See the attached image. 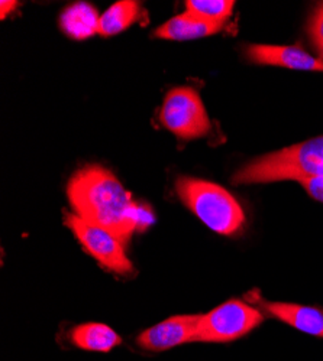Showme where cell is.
<instances>
[{
	"mask_svg": "<svg viewBox=\"0 0 323 361\" xmlns=\"http://www.w3.org/2000/svg\"><path fill=\"white\" fill-rule=\"evenodd\" d=\"M235 2L232 0H187L186 12L218 26H223L232 15Z\"/></svg>",
	"mask_w": 323,
	"mask_h": 361,
	"instance_id": "cell-14",
	"label": "cell"
},
{
	"mask_svg": "<svg viewBox=\"0 0 323 361\" xmlns=\"http://www.w3.org/2000/svg\"><path fill=\"white\" fill-rule=\"evenodd\" d=\"M18 6V2H13V0H11V2H6V0H2L0 2V18L5 19L11 12H13Z\"/></svg>",
	"mask_w": 323,
	"mask_h": 361,
	"instance_id": "cell-17",
	"label": "cell"
},
{
	"mask_svg": "<svg viewBox=\"0 0 323 361\" xmlns=\"http://www.w3.org/2000/svg\"><path fill=\"white\" fill-rule=\"evenodd\" d=\"M70 340L77 348L90 353H109L122 344L121 336L109 325L100 322H87L74 326Z\"/></svg>",
	"mask_w": 323,
	"mask_h": 361,
	"instance_id": "cell-11",
	"label": "cell"
},
{
	"mask_svg": "<svg viewBox=\"0 0 323 361\" xmlns=\"http://www.w3.org/2000/svg\"><path fill=\"white\" fill-rule=\"evenodd\" d=\"M245 54L249 61L259 66H274L300 71L323 73V61L306 52L303 48L291 45H248Z\"/></svg>",
	"mask_w": 323,
	"mask_h": 361,
	"instance_id": "cell-9",
	"label": "cell"
},
{
	"mask_svg": "<svg viewBox=\"0 0 323 361\" xmlns=\"http://www.w3.org/2000/svg\"><path fill=\"white\" fill-rule=\"evenodd\" d=\"M100 15L90 4L77 2L66 8L60 16L63 32L74 41H84L99 34Z\"/></svg>",
	"mask_w": 323,
	"mask_h": 361,
	"instance_id": "cell-12",
	"label": "cell"
},
{
	"mask_svg": "<svg viewBox=\"0 0 323 361\" xmlns=\"http://www.w3.org/2000/svg\"><path fill=\"white\" fill-rule=\"evenodd\" d=\"M323 176V136L261 157L233 175L235 185L269 184Z\"/></svg>",
	"mask_w": 323,
	"mask_h": 361,
	"instance_id": "cell-2",
	"label": "cell"
},
{
	"mask_svg": "<svg viewBox=\"0 0 323 361\" xmlns=\"http://www.w3.org/2000/svg\"><path fill=\"white\" fill-rule=\"evenodd\" d=\"M67 197L74 214L110 230L125 245L139 231L141 205L114 173L100 165H87L74 172L67 184Z\"/></svg>",
	"mask_w": 323,
	"mask_h": 361,
	"instance_id": "cell-1",
	"label": "cell"
},
{
	"mask_svg": "<svg viewBox=\"0 0 323 361\" xmlns=\"http://www.w3.org/2000/svg\"><path fill=\"white\" fill-rule=\"evenodd\" d=\"M141 6L134 0H121L113 4L102 16L99 34L102 37H113L124 32L139 19Z\"/></svg>",
	"mask_w": 323,
	"mask_h": 361,
	"instance_id": "cell-13",
	"label": "cell"
},
{
	"mask_svg": "<svg viewBox=\"0 0 323 361\" xmlns=\"http://www.w3.org/2000/svg\"><path fill=\"white\" fill-rule=\"evenodd\" d=\"M266 317L241 299H229L200 317L194 343L228 344L241 340L258 328Z\"/></svg>",
	"mask_w": 323,
	"mask_h": 361,
	"instance_id": "cell-4",
	"label": "cell"
},
{
	"mask_svg": "<svg viewBox=\"0 0 323 361\" xmlns=\"http://www.w3.org/2000/svg\"><path fill=\"white\" fill-rule=\"evenodd\" d=\"M299 183L305 188V191L316 201L323 202V176H312L300 179Z\"/></svg>",
	"mask_w": 323,
	"mask_h": 361,
	"instance_id": "cell-16",
	"label": "cell"
},
{
	"mask_svg": "<svg viewBox=\"0 0 323 361\" xmlns=\"http://www.w3.org/2000/svg\"><path fill=\"white\" fill-rule=\"evenodd\" d=\"M200 314L174 315L150 328L136 337V345L143 351L163 353L187 343H194Z\"/></svg>",
	"mask_w": 323,
	"mask_h": 361,
	"instance_id": "cell-7",
	"label": "cell"
},
{
	"mask_svg": "<svg viewBox=\"0 0 323 361\" xmlns=\"http://www.w3.org/2000/svg\"><path fill=\"white\" fill-rule=\"evenodd\" d=\"M221 29L222 26L204 22L192 13L184 12L161 25L154 35L168 41H192L213 35L219 32Z\"/></svg>",
	"mask_w": 323,
	"mask_h": 361,
	"instance_id": "cell-10",
	"label": "cell"
},
{
	"mask_svg": "<svg viewBox=\"0 0 323 361\" xmlns=\"http://www.w3.org/2000/svg\"><path fill=\"white\" fill-rule=\"evenodd\" d=\"M247 302L257 307L264 315L278 319L300 333L323 338V310L320 308L290 302H273V300L264 299L258 290L248 292Z\"/></svg>",
	"mask_w": 323,
	"mask_h": 361,
	"instance_id": "cell-8",
	"label": "cell"
},
{
	"mask_svg": "<svg viewBox=\"0 0 323 361\" xmlns=\"http://www.w3.org/2000/svg\"><path fill=\"white\" fill-rule=\"evenodd\" d=\"M64 223L83 249L105 269L124 276L134 274L135 269L125 252V243L114 233L86 221L74 213H66Z\"/></svg>",
	"mask_w": 323,
	"mask_h": 361,
	"instance_id": "cell-6",
	"label": "cell"
},
{
	"mask_svg": "<svg viewBox=\"0 0 323 361\" xmlns=\"http://www.w3.org/2000/svg\"><path fill=\"white\" fill-rule=\"evenodd\" d=\"M313 47H315V49L317 51V58L320 59V61H323V41L313 42Z\"/></svg>",
	"mask_w": 323,
	"mask_h": 361,
	"instance_id": "cell-18",
	"label": "cell"
},
{
	"mask_svg": "<svg viewBox=\"0 0 323 361\" xmlns=\"http://www.w3.org/2000/svg\"><path fill=\"white\" fill-rule=\"evenodd\" d=\"M307 34L313 42L323 41V4L315 8L307 25Z\"/></svg>",
	"mask_w": 323,
	"mask_h": 361,
	"instance_id": "cell-15",
	"label": "cell"
},
{
	"mask_svg": "<svg viewBox=\"0 0 323 361\" xmlns=\"http://www.w3.org/2000/svg\"><path fill=\"white\" fill-rule=\"evenodd\" d=\"M161 125L183 140L206 136L211 132V120L197 90L175 87L167 93L161 113Z\"/></svg>",
	"mask_w": 323,
	"mask_h": 361,
	"instance_id": "cell-5",
	"label": "cell"
},
{
	"mask_svg": "<svg viewBox=\"0 0 323 361\" xmlns=\"http://www.w3.org/2000/svg\"><path fill=\"white\" fill-rule=\"evenodd\" d=\"M175 192L190 212L212 231L235 235L242 231L247 217L244 208L223 187L192 176L175 180Z\"/></svg>",
	"mask_w": 323,
	"mask_h": 361,
	"instance_id": "cell-3",
	"label": "cell"
}]
</instances>
